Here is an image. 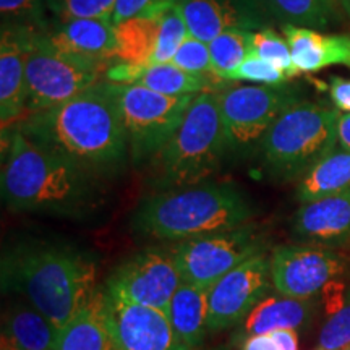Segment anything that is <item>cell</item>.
Segmentation results:
<instances>
[{"label":"cell","instance_id":"1","mask_svg":"<svg viewBox=\"0 0 350 350\" xmlns=\"http://www.w3.org/2000/svg\"><path fill=\"white\" fill-rule=\"evenodd\" d=\"M16 126L38 146L67 157L104 180L117 177L131 164L119 103L106 80L59 106L29 113Z\"/></svg>","mask_w":350,"mask_h":350},{"label":"cell","instance_id":"2","mask_svg":"<svg viewBox=\"0 0 350 350\" xmlns=\"http://www.w3.org/2000/svg\"><path fill=\"white\" fill-rule=\"evenodd\" d=\"M2 291L18 295L64 329L98 286V261L77 245L60 239L23 237L3 248Z\"/></svg>","mask_w":350,"mask_h":350},{"label":"cell","instance_id":"3","mask_svg":"<svg viewBox=\"0 0 350 350\" xmlns=\"http://www.w3.org/2000/svg\"><path fill=\"white\" fill-rule=\"evenodd\" d=\"M0 187L13 213L86 219L103 206L99 175L33 143L16 126L2 135Z\"/></svg>","mask_w":350,"mask_h":350},{"label":"cell","instance_id":"4","mask_svg":"<svg viewBox=\"0 0 350 350\" xmlns=\"http://www.w3.org/2000/svg\"><path fill=\"white\" fill-rule=\"evenodd\" d=\"M255 208L242 188L230 182H203L151 191L130 217L138 237L183 242L253 222Z\"/></svg>","mask_w":350,"mask_h":350},{"label":"cell","instance_id":"5","mask_svg":"<svg viewBox=\"0 0 350 350\" xmlns=\"http://www.w3.org/2000/svg\"><path fill=\"white\" fill-rule=\"evenodd\" d=\"M217 91L195 96L180 126L146 165L151 191L198 185L222 169L230 150Z\"/></svg>","mask_w":350,"mask_h":350},{"label":"cell","instance_id":"6","mask_svg":"<svg viewBox=\"0 0 350 350\" xmlns=\"http://www.w3.org/2000/svg\"><path fill=\"white\" fill-rule=\"evenodd\" d=\"M340 112L325 104L301 100L274 122L255 152V174L286 183L304 175L338 146Z\"/></svg>","mask_w":350,"mask_h":350},{"label":"cell","instance_id":"7","mask_svg":"<svg viewBox=\"0 0 350 350\" xmlns=\"http://www.w3.org/2000/svg\"><path fill=\"white\" fill-rule=\"evenodd\" d=\"M117 59H94L62 51L44 31H34L26 59V112L46 111L106 78Z\"/></svg>","mask_w":350,"mask_h":350},{"label":"cell","instance_id":"8","mask_svg":"<svg viewBox=\"0 0 350 350\" xmlns=\"http://www.w3.org/2000/svg\"><path fill=\"white\" fill-rule=\"evenodd\" d=\"M301 100L304 93L300 88L287 83L279 86H226L219 90V111L230 154L255 156L261 139L274 122Z\"/></svg>","mask_w":350,"mask_h":350},{"label":"cell","instance_id":"9","mask_svg":"<svg viewBox=\"0 0 350 350\" xmlns=\"http://www.w3.org/2000/svg\"><path fill=\"white\" fill-rule=\"evenodd\" d=\"M111 86L129 138L131 165L146 167L180 126L196 94L167 96L138 85Z\"/></svg>","mask_w":350,"mask_h":350},{"label":"cell","instance_id":"10","mask_svg":"<svg viewBox=\"0 0 350 350\" xmlns=\"http://www.w3.org/2000/svg\"><path fill=\"white\" fill-rule=\"evenodd\" d=\"M174 250L182 281L211 288L219 279L250 258L268 252V237L255 222L177 242Z\"/></svg>","mask_w":350,"mask_h":350},{"label":"cell","instance_id":"11","mask_svg":"<svg viewBox=\"0 0 350 350\" xmlns=\"http://www.w3.org/2000/svg\"><path fill=\"white\" fill-rule=\"evenodd\" d=\"M275 292L292 299H314L350 271V260L338 250L313 245H279L269 253Z\"/></svg>","mask_w":350,"mask_h":350},{"label":"cell","instance_id":"12","mask_svg":"<svg viewBox=\"0 0 350 350\" xmlns=\"http://www.w3.org/2000/svg\"><path fill=\"white\" fill-rule=\"evenodd\" d=\"M182 275L174 250L144 248L117 265L103 284L104 291L131 304H138L165 313Z\"/></svg>","mask_w":350,"mask_h":350},{"label":"cell","instance_id":"13","mask_svg":"<svg viewBox=\"0 0 350 350\" xmlns=\"http://www.w3.org/2000/svg\"><path fill=\"white\" fill-rule=\"evenodd\" d=\"M271 286L268 252L250 258L227 273L209 288L208 331L222 332L237 327L268 295Z\"/></svg>","mask_w":350,"mask_h":350},{"label":"cell","instance_id":"14","mask_svg":"<svg viewBox=\"0 0 350 350\" xmlns=\"http://www.w3.org/2000/svg\"><path fill=\"white\" fill-rule=\"evenodd\" d=\"M103 312L119 350H183L161 310L131 304L103 288Z\"/></svg>","mask_w":350,"mask_h":350},{"label":"cell","instance_id":"15","mask_svg":"<svg viewBox=\"0 0 350 350\" xmlns=\"http://www.w3.org/2000/svg\"><path fill=\"white\" fill-rule=\"evenodd\" d=\"M175 5L190 36L204 42L229 29L258 31L274 25L262 0H175Z\"/></svg>","mask_w":350,"mask_h":350},{"label":"cell","instance_id":"16","mask_svg":"<svg viewBox=\"0 0 350 350\" xmlns=\"http://www.w3.org/2000/svg\"><path fill=\"white\" fill-rule=\"evenodd\" d=\"M291 235L304 245L350 248V191L300 204L292 216Z\"/></svg>","mask_w":350,"mask_h":350},{"label":"cell","instance_id":"17","mask_svg":"<svg viewBox=\"0 0 350 350\" xmlns=\"http://www.w3.org/2000/svg\"><path fill=\"white\" fill-rule=\"evenodd\" d=\"M34 29L2 26L0 39V119L2 135L16 129L26 112V59Z\"/></svg>","mask_w":350,"mask_h":350},{"label":"cell","instance_id":"18","mask_svg":"<svg viewBox=\"0 0 350 350\" xmlns=\"http://www.w3.org/2000/svg\"><path fill=\"white\" fill-rule=\"evenodd\" d=\"M44 33L54 46L72 54L117 59V31L111 18H52Z\"/></svg>","mask_w":350,"mask_h":350},{"label":"cell","instance_id":"19","mask_svg":"<svg viewBox=\"0 0 350 350\" xmlns=\"http://www.w3.org/2000/svg\"><path fill=\"white\" fill-rule=\"evenodd\" d=\"M282 36L300 73H314L332 65L350 68V34H326L312 28L282 26Z\"/></svg>","mask_w":350,"mask_h":350},{"label":"cell","instance_id":"20","mask_svg":"<svg viewBox=\"0 0 350 350\" xmlns=\"http://www.w3.org/2000/svg\"><path fill=\"white\" fill-rule=\"evenodd\" d=\"M317 312L313 299L300 300L286 295H266L248 317L237 326L234 340L237 344L256 334H268L278 329H300L312 321Z\"/></svg>","mask_w":350,"mask_h":350},{"label":"cell","instance_id":"21","mask_svg":"<svg viewBox=\"0 0 350 350\" xmlns=\"http://www.w3.org/2000/svg\"><path fill=\"white\" fill-rule=\"evenodd\" d=\"M60 329L25 300L13 301L2 318V350H57Z\"/></svg>","mask_w":350,"mask_h":350},{"label":"cell","instance_id":"22","mask_svg":"<svg viewBox=\"0 0 350 350\" xmlns=\"http://www.w3.org/2000/svg\"><path fill=\"white\" fill-rule=\"evenodd\" d=\"M209 291L182 281L165 310L183 350H196L208 334Z\"/></svg>","mask_w":350,"mask_h":350},{"label":"cell","instance_id":"23","mask_svg":"<svg viewBox=\"0 0 350 350\" xmlns=\"http://www.w3.org/2000/svg\"><path fill=\"white\" fill-rule=\"evenodd\" d=\"M57 350H119L103 312V287L80 310L64 329H60Z\"/></svg>","mask_w":350,"mask_h":350},{"label":"cell","instance_id":"24","mask_svg":"<svg viewBox=\"0 0 350 350\" xmlns=\"http://www.w3.org/2000/svg\"><path fill=\"white\" fill-rule=\"evenodd\" d=\"M350 191V151L336 146L319 159L297 183L300 204Z\"/></svg>","mask_w":350,"mask_h":350},{"label":"cell","instance_id":"25","mask_svg":"<svg viewBox=\"0 0 350 350\" xmlns=\"http://www.w3.org/2000/svg\"><path fill=\"white\" fill-rule=\"evenodd\" d=\"M131 85H138L156 93L167 96L200 94L203 91H217L229 86L227 81H217L211 78L196 77L183 72L172 62L139 65L137 77Z\"/></svg>","mask_w":350,"mask_h":350},{"label":"cell","instance_id":"26","mask_svg":"<svg viewBox=\"0 0 350 350\" xmlns=\"http://www.w3.org/2000/svg\"><path fill=\"white\" fill-rule=\"evenodd\" d=\"M325 321L318 332V349L347 350L350 347V286L340 281L323 288Z\"/></svg>","mask_w":350,"mask_h":350},{"label":"cell","instance_id":"27","mask_svg":"<svg viewBox=\"0 0 350 350\" xmlns=\"http://www.w3.org/2000/svg\"><path fill=\"white\" fill-rule=\"evenodd\" d=\"M161 16H137L117 25V59L129 64H151L159 38Z\"/></svg>","mask_w":350,"mask_h":350},{"label":"cell","instance_id":"28","mask_svg":"<svg viewBox=\"0 0 350 350\" xmlns=\"http://www.w3.org/2000/svg\"><path fill=\"white\" fill-rule=\"evenodd\" d=\"M274 23L325 29L338 21L339 8L332 0H262Z\"/></svg>","mask_w":350,"mask_h":350},{"label":"cell","instance_id":"29","mask_svg":"<svg viewBox=\"0 0 350 350\" xmlns=\"http://www.w3.org/2000/svg\"><path fill=\"white\" fill-rule=\"evenodd\" d=\"M253 31L229 29L208 42L214 73L221 80L230 81L232 73L250 55Z\"/></svg>","mask_w":350,"mask_h":350},{"label":"cell","instance_id":"30","mask_svg":"<svg viewBox=\"0 0 350 350\" xmlns=\"http://www.w3.org/2000/svg\"><path fill=\"white\" fill-rule=\"evenodd\" d=\"M250 54L274 65L287 78L300 75L299 68L295 67L294 59H292L291 47H288L286 38L274 31L273 28H262L253 31Z\"/></svg>","mask_w":350,"mask_h":350},{"label":"cell","instance_id":"31","mask_svg":"<svg viewBox=\"0 0 350 350\" xmlns=\"http://www.w3.org/2000/svg\"><path fill=\"white\" fill-rule=\"evenodd\" d=\"M46 0H0L2 26L7 28H28L46 31L47 20Z\"/></svg>","mask_w":350,"mask_h":350},{"label":"cell","instance_id":"32","mask_svg":"<svg viewBox=\"0 0 350 350\" xmlns=\"http://www.w3.org/2000/svg\"><path fill=\"white\" fill-rule=\"evenodd\" d=\"M190 36L185 18L182 16L177 5L170 7L161 16L159 38H157L156 52L152 55L151 64H169L177 54L178 47Z\"/></svg>","mask_w":350,"mask_h":350},{"label":"cell","instance_id":"33","mask_svg":"<svg viewBox=\"0 0 350 350\" xmlns=\"http://www.w3.org/2000/svg\"><path fill=\"white\" fill-rule=\"evenodd\" d=\"M172 64L182 68L183 72L191 73L196 77L211 78V80L226 81L221 80L216 73H214L213 64H211V54H209L208 42L200 41L193 36H188L180 47H178L177 54L174 55ZM230 83V81H227Z\"/></svg>","mask_w":350,"mask_h":350},{"label":"cell","instance_id":"34","mask_svg":"<svg viewBox=\"0 0 350 350\" xmlns=\"http://www.w3.org/2000/svg\"><path fill=\"white\" fill-rule=\"evenodd\" d=\"M116 0H46L54 20L111 18Z\"/></svg>","mask_w":350,"mask_h":350},{"label":"cell","instance_id":"35","mask_svg":"<svg viewBox=\"0 0 350 350\" xmlns=\"http://www.w3.org/2000/svg\"><path fill=\"white\" fill-rule=\"evenodd\" d=\"M288 78L279 68L256 55H248L242 65L232 73L230 81H250L253 85L279 86L284 85Z\"/></svg>","mask_w":350,"mask_h":350},{"label":"cell","instance_id":"36","mask_svg":"<svg viewBox=\"0 0 350 350\" xmlns=\"http://www.w3.org/2000/svg\"><path fill=\"white\" fill-rule=\"evenodd\" d=\"M175 5V0H116L111 21L113 26L137 16H157Z\"/></svg>","mask_w":350,"mask_h":350},{"label":"cell","instance_id":"37","mask_svg":"<svg viewBox=\"0 0 350 350\" xmlns=\"http://www.w3.org/2000/svg\"><path fill=\"white\" fill-rule=\"evenodd\" d=\"M329 98L339 112L350 113V80L332 77L329 81Z\"/></svg>","mask_w":350,"mask_h":350},{"label":"cell","instance_id":"38","mask_svg":"<svg viewBox=\"0 0 350 350\" xmlns=\"http://www.w3.org/2000/svg\"><path fill=\"white\" fill-rule=\"evenodd\" d=\"M240 350H279V345L275 342L273 336L269 334H256L243 339L239 344Z\"/></svg>","mask_w":350,"mask_h":350},{"label":"cell","instance_id":"39","mask_svg":"<svg viewBox=\"0 0 350 350\" xmlns=\"http://www.w3.org/2000/svg\"><path fill=\"white\" fill-rule=\"evenodd\" d=\"M275 342L279 345V350H299V334L297 329H278L269 332Z\"/></svg>","mask_w":350,"mask_h":350},{"label":"cell","instance_id":"40","mask_svg":"<svg viewBox=\"0 0 350 350\" xmlns=\"http://www.w3.org/2000/svg\"><path fill=\"white\" fill-rule=\"evenodd\" d=\"M338 146L350 151V113L340 112L338 120Z\"/></svg>","mask_w":350,"mask_h":350},{"label":"cell","instance_id":"41","mask_svg":"<svg viewBox=\"0 0 350 350\" xmlns=\"http://www.w3.org/2000/svg\"><path fill=\"white\" fill-rule=\"evenodd\" d=\"M332 2L336 3V7H338L340 12H344L350 18V0H332Z\"/></svg>","mask_w":350,"mask_h":350},{"label":"cell","instance_id":"42","mask_svg":"<svg viewBox=\"0 0 350 350\" xmlns=\"http://www.w3.org/2000/svg\"><path fill=\"white\" fill-rule=\"evenodd\" d=\"M317 350H323V349H317Z\"/></svg>","mask_w":350,"mask_h":350},{"label":"cell","instance_id":"43","mask_svg":"<svg viewBox=\"0 0 350 350\" xmlns=\"http://www.w3.org/2000/svg\"><path fill=\"white\" fill-rule=\"evenodd\" d=\"M347 350H350V347H349V349H347Z\"/></svg>","mask_w":350,"mask_h":350},{"label":"cell","instance_id":"44","mask_svg":"<svg viewBox=\"0 0 350 350\" xmlns=\"http://www.w3.org/2000/svg\"><path fill=\"white\" fill-rule=\"evenodd\" d=\"M196 350H198V349H196Z\"/></svg>","mask_w":350,"mask_h":350}]
</instances>
